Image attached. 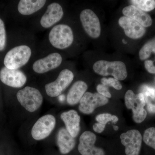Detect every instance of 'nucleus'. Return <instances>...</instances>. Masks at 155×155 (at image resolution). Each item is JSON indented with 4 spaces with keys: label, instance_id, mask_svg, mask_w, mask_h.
<instances>
[{
    "label": "nucleus",
    "instance_id": "f257e3e1",
    "mask_svg": "<svg viewBox=\"0 0 155 155\" xmlns=\"http://www.w3.org/2000/svg\"><path fill=\"white\" fill-rule=\"evenodd\" d=\"M48 39L51 45L57 49H66L73 43V31L69 25L57 24L50 30Z\"/></svg>",
    "mask_w": 155,
    "mask_h": 155
},
{
    "label": "nucleus",
    "instance_id": "f03ea898",
    "mask_svg": "<svg viewBox=\"0 0 155 155\" xmlns=\"http://www.w3.org/2000/svg\"><path fill=\"white\" fill-rule=\"evenodd\" d=\"M31 55L32 51L29 46L26 45L17 46L6 54L4 58V65L9 69H19L28 63Z\"/></svg>",
    "mask_w": 155,
    "mask_h": 155
},
{
    "label": "nucleus",
    "instance_id": "7ed1b4c3",
    "mask_svg": "<svg viewBox=\"0 0 155 155\" xmlns=\"http://www.w3.org/2000/svg\"><path fill=\"white\" fill-rule=\"evenodd\" d=\"M93 69L97 74L102 76L112 75L119 81L125 80L127 77L126 66L120 61H108L101 60L97 61Z\"/></svg>",
    "mask_w": 155,
    "mask_h": 155
},
{
    "label": "nucleus",
    "instance_id": "20e7f679",
    "mask_svg": "<svg viewBox=\"0 0 155 155\" xmlns=\"http://www.w3.org/2000/svg\"><path fill=\"white\" fill-rule=\"evenodd\" d=\"M17 97L22 107L31 113L38 109L43 101L40 91L31 87L26 86L20 90L17 93Z\"/></svg>",
    "mask_w": 155,
    "mask_h": 155
},
{
    "label": "nucleus",
    "instance_id": "39448f33",
    "mask_svg": "<svg viewBox=\"0 0 155 155\" xmlns=\"http://www.w3.org/2000/svg\"><path fill=\"white\" fill-rule=\"evenodd\" d=\"M125 106L133 112L134 121L137 123H140L145 119L147 112L144 109L146 100L144 95L140 93L135 94L132 91H127L125 96Z\"/></svg>",
    "mask_w": 155,
    "mask_h": 155
},
{
    "label": "nucleus",
    "instance_id": "423d86ee",
    "mask_svg": "<svg viewBox=\"0 0 155 155\" xmlns=\"http://www.w3.org/2000/svg\"><path fill=\"white\" fill-rule=\"evenodd\" d=\"M74 77V74L71 70L67 69H63L54 81L45 85L47 94L52 97L59 96L69 86Z\"/></svg>",
    "mask_w": 155,
    "mask_h": 155
},
{
    "label": "nucleus",
    "instance_id": "0eeeda50",
    "mask_svg": "<svg viewBox=\"0 0 155 155\" xmlns=\"http://www.w3.org/2000/svg\"><path fill=\"white\" fill-rule=\"evenodd\" d=\"M81 22L88 36L93 38H98L101 35V26L99 19L94 11L85 9L81 12Z\"/></svg>",
    "mask_w": 155,
    "mask_h": 155
},
{
    "label": "nucleus",
    "instance_id": "6e6552de",
    "mask_svg": "<svg viewBox=\"0 0 155 155\" xmlns=\"http://www.w3.org/2000/svg\"><path fill=\"white\" fill-rule=\"evenodd\" d=\"M55 125V118L53 115L42 116L32 127L31 131L32 137L38 140L46 138L54 130Z\"/></svg>",
    "mask_w": 155,
    "mask_h": 155
},
{
    "label": "nucleus",
    "instance_id": "1a4fd4ad",
    "mask_svg": "<svg viewBox=\"0 0 155 155\" xmlns=\"http://www.w3.org/2000/svg\"><path fill=\"white\" fill-rule=\"evenodd\" d=\"M122 144L125 147L126 155H139L140 153L142 137L139 130L133 129L128 130L120 135Z\"/></svg>",
    "mask_w": 155,
    "mask_h": 155
},
{
    "label": "nucleus",
    "instance_id": "9d476101",
    "mask_svg": "<svg viewBox=\"0 0 155 155\" xmlns=\"http://www.w3.org/2000/svg\"><path fill=\"white\" fill-rule=\"evenodd\" d=\"M108 102L107 98L98 93L86 92L79 102L78 108L79 111L84 114H91L97 108L105 105Z\"/></svg>",
    "mask_w": 155,
    "mask_h": 155
},
{
    "label": "nucleus",
    "instance_id": "9b49d317",
    "mask_svg": "<svg viewBox=\"0 0 155 155\" xmlns=\"http://www.w3.org/2000/svg\"><path fill=\"white\" fill-rule=\"evenodd\" d=\"M62 61L63 58L61 54L57 52L51 53L34 62L32 69L38 74H44L58 68L62 64Z\"/></svg>",
    "mask_w": 155,
    "mask_h": 155
},
{
    "label": "nucleus",
    "instance_id": "f8f14e48",
    "mask_svg": "<svg viewBox=\"0 0 155 155\" xmlns=\"http://www.w3.org/2000/svg\"><path fill=\"white\" fill-rule=\"evenodd\" d=\"M0 80L8 86L20 88L26 83L27 77L19 69H11L5 67L0 70Z\"/></svg>",
    "mask_w": 155,
    "mask_h": 155
},
{
    "label": "nucleus",
    "instance_id": "ddd939ff",
    "mask_svg": "<svg viewBox=\"0 0 155 155\" xmlns=\"http://www.w3.org/2000/svg\"><path fill=\"white\" fill-rule=\"evenodd\" d=\"M96 136L90 131L82 134L79 138L78 149L81 155H105L104 151L101 148L97 147L94 144L96 141Z\"/></svg>",
    "mask_w": 155,
    "mask_h": 155
},
{
    "label": "nucleus",
    "instance_id": "4468645a",
    "mask_svg": "<svg viewBox=\"0 0 155 155\" xmlns=\"http://www.w3.org/2000/svg\"><path fill=\"white\" fill-rule=\"evenodd\" d=\"M64 15V10L60 4L51 3L41 18L40 23L42 28H51L60 21Z\"/></svg>",
    "mask_w": 155,
    "mask_h": 155
},
{
    "label": "nucleus",
    "instance_id": "2eb2a0df",
    "mask_svg": "<svg viewBox=\"0 0 155 155\" xmlns=\"http://www.w3.org/2000/svg\"><path fill=\"white\" fill-rule=\"evenodd\" d=\"M119 24L124 29L125 35L129 38H140L145 33V28L141 24L125 16L119 18Z\"/></svg>",
    "mask_w": 155,
    "mask_h": 155
},
{
    "label": "nucleus",
    "instance_id": "dca6fc26",
    "mask_svg": "<svg viewBox=\"0 0 155 155\" xmlns=\"http://www.w3.org/2000/svg\"><path fill=\"white\" fill-rule=\"evenodd\" d=\"M66 129L72 137H76L80 131V117L76 111L70 110L61 114Z\"/></svg>",
    "mask_w": 155,
    "mask_h": 155
},
{
    "label": "nucleus",
    "instance_id": "f3484780",
    "mask_svg": "<svg viewBox=\"0 0 155 155\" xmlns=\"http://www.w3.org/2000/svg\"><path fill=\"white\" fill-rule=\"evenodd\" d=\"M122 13L125 17L134 19L144 27H149L152 24V19L149 14L133 5L124 8Z\"/></svg>",
    "mask_w": 155,
    "mask_h": 155
},
{
    "label": "nucleus",
    "instance_id": "a211bd4d",
    "mask_svg": "<svg viewBox=\"0 0 155 155\" xmlns=\"http://www.w3.org/2000/svg\"><path fill=\"white\" fill-rule=\"evenodd\" d=\"M57 143L60 152L66 154L71 152L75 146L74 138L69 133L66 128H61L58 132Z\"/></svg>",
    "mask_w": 155,
    "mask_h": 155
},
{
    "label": "nucleus",
    "instance_id": "6ab92c4d",
    "mask_svg": "<svg viewBox=\"0 0 155 155\" xmlns=\"http://www.w3.org/2000/svg\"><path fill=\"white\" fill-rule=\"evenodd\" d=\"M46 2L45 0H21L18 3L17 10L21 15L29 16L41 10Z\"/></svg>",
    "mask_w": 155,
    "mask_h": 155
},
{
    "label": "nucleus",
    "instance_id": "aec40b11",
    "mask_svg": "<svg viewBox=\"0 0 155 155\" xmlns=\"http://www.w3.org/2000/svg\"><path fill=\"white\" fill-rule=\"evenodd\" d=\"M88 86L84 81H78L69 89L67 96V102L70 105L78 104L86 92Z\"/></svg>",
    "mask_w": 155,
    "mask_h": 155
},
{
    "label": "nucleus",
    "instance_id": "412c9836",
    "mask_svg": "<svg viewBox=\"0 0 155 155\" xmlns=\"http://www.w3.org/2000/svg\"><path fill=\"white\" fill-rule=\"evenodd\" d=\"M155 53V38L148 42L139 51L140 59L142 61L149 58L152 53Z\"/></svg>",
    "mask_w": 155,
    "mask_h": 155
},
{
    "label": "nucleus",
    "instance_id": "4be33fe9",
    "mask_svg": "<svg viewBox=\"0 0 155 155\" xmlns=\"http://www.w3.org/2000/svg\"><path fill=\"white\" fill-rule=\"evenodd\" d=\"M130 2L133 5L144 12L152 11L155 8V1L154 0H131Z\"/></svg>",
    "mask_w": 155,
    "mask_h": 155
},
{
    "label": "nucleus",
    "instance_id": "5701e85b",
    "mask_svg": "<svg viewBox=\"0 0 155 155\" xmlns=\"http://www.w3.org/2000/svg\"><path fill=\"white\" fill-rule=\"evenodd\" d=\"M143 140L147 145L155 150V127H150L145 130Z\"/></svg>",
    "mask_w": 155,
    "mask_h": 155
},
{
    "label": "nucleus",
    "instance_id": "b1692460",
    "mask_svg": "<svg viewBox=\"0 0 155 155\" xmlns=\"http://www.w3.org/2000/svg\"><path fill=\"white\" fill-rule=\"evenodd\" d=\"M96 120L98 123L105 125L110 122L114 123L118 122L119 120L118 117L116 116H112L110 114H102L97 115L96 117Z\"/></svg>",
    "mask_w": 155,
    "mask_h": 155
},
{
    "label": "nucleus",
    "instance_id": "393cba45",
    "mask_svg": "<svg viewBox=\"0 0 155 155\" xmlns=\"http://www.w3.org/2000/svg\"><path fill=\"white\" fill-rule=\"evenodd\" d=\"M101 82L104 85L107 86H112L115 89L120 90L122 89V86L120 81L117 79L113 78H104L101 79Z\"/></svg>",
    "mask_w": 155,
    "mask_h": 155
},
{
    "label": "nucleus",
    "instance_id": "a878e982",
    "mask_svg": "<svg viewBox=\"0 0 155 155\" xmlns=\"http://www.w3.org/2000/svg\"><path fill=\"white\" fill-rule=\"evenodd\" d=\"M7 42V36L5 27L4 21L0 18V51L5 48Z\"/></svg>",
    "mask_w": 155,
    "mask_h": 155
},
{
    "label": "nucleus",
    "instance_id": "bb28decb",
    "mask_svg": "<svg viewBox=\"0 0 155 155\" xmlns=\"http://www.w3.org/2000/svg\"><path fill=\"white\" fill-rule=\"evenodd\" d=\"M97 91L99 94L107 98L111 97L112 95L109 92V87L103 84H99L97 87Z\"/></svg>",
    "mask_w": 155,
    "mask_h": 155
},
{
    "label": "nucleus",
    "instance_id": "cd10ccee",
    "mask_svg": "<svg viewBox=\"0 0 155 155\" xmlns=\"http://www.w3.org/2000/svg\"><path fill=\"white\" fill-rule=\"evenodd\" d=\"M143 92L145 97H150L152 99H154L155 98V89L153 87H150L144 86L143 88Z\"/></svg>",
    "mask_w": 155,
    "mask_h": 155
},
{
    "label": "nucleus",
    "instance_id": "c85d7f7f",
    "mask_svg": "<svg viewBox=\"0 0 155 155\" xmlns=\"http://www.w3.org/2000/svg\"><path fill=\"white\" fill-rule=\"evenodd\" d=\"M144 65L145 67L148 72L152 74H155V61H145Z\"/></svg>",
    "mask_w": 155,
    "mask_h": 155
},
{
    "label": "nucleus",
    "instance_id": "c756f323",
    "mask_svg": "<svg viewBox=\"0 0 155 155\" xmlns=\"http://www.w3.org/2000/svg\"><path fill=\"white\" fill-rule=\"evenodd\" d=\"M106 125L99 123H95L93 126V128L95 132L97 133H101L104 131Z\"/></svg>",
    "mask_w": 155,
    "mask_h": 155
},
{
    "label": "nucleus",
    "instance_id": "7c9ffc66",
    "mask_svg": "<svg viewBox=\"0 0 155 155\" xmlns=\"http://www.w3.org/2000/svg\"><path fill=\"white\" fill-rule=\"evenodd\" d=\"M147 108L148 110L150 113H155V105L153 104L152 103L147 102Z\"/></svg>",
    "mask_w": 155,
    "mask_h": 155
},
{
    "label": "nucleus",
    "instance_id": "2f4dec72",
    "mask_svg": "<svg viewBox=\"0 0 155 155\" xmlns=\"http://www.w3.org/2000/svg\"><path fill=\"white\" fill-rule=\"evenodd\" d=\"M114 130H117L119 129V127L117 126H115V125H114Z\"/></svg>",
    "mask_w": 155,
    "mask_h": 155
},
{
    "label": "nucleus",
    "instance_id": "473e14b6",
    "mask_svg": "<svg viewBox=\"0 0 155 155\" xmlns=\"http://www.w3.org/2000/svg\"><path fill=\"white\" fill-rule=\"evenodd\" d=\"M122 42H123V43L125 44H126V43H127L126 41H125V40L124 39H123V40H122Z\"/></svg>",
    "mask_w": 155,
    "mask_h": 155
}]
</instances>
